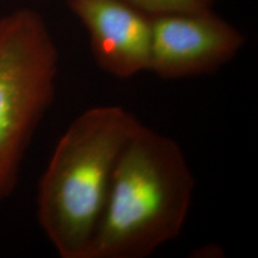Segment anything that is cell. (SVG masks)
Masks as SVG:
<instances>
[{"mask_svg": "<svg viewBox=\"0 0 258 258\" xmlns=\"http://www.w3.org/2000/svg\"><path fill=\"white\" fill-rule=\"evenodd\" d=\"M195 177L176 140L139 124L116 164L86 258H146L184 227Z\"/></svg>", "mask_w": 258, "mask_h": 258, "instance_id": "6da1fadb", "label": "cell"}, {"mask_svg": "<svg viewBox=\"0 0 258 258\" xmlns=\"http://www.w3.org/2000/svg\"><path fill=\"white\" fill-rule=\"evenodd\" d=\"M59 51L37 11L0 17V202L17 186L22 161L53 104Z\"/></svg>", "mask_w": 258, "mask_h": 258, "instance_id": "3957f363", "label": "cell"}, {"mask_svg": "<svg viewBox=\"0 0 258 258\" xmlns=\"http://www.w3.org/2000/svg\"><path fill=\"white\" fill-rule=\"evenodd\" d=\"M150 16L213 9L218 0H123Z\"/></svg>", "mask_w": 258, "mask_h": 258, "instance_id": "8992f818", "label": "cell"}, {"mask_svg": "<svg viewBox=\"0 0 258 258\" xmlns=\"http://www.w3.org/2000/svg\"><path fill=\"white\" fill-rule=\"evenodd\" d=\"M194 257H202V258H218L224 257L225 250L218 244H206L202 245L194 251Z\"/></svg>", "mask_w": 258, "mask_h": 258, "instance_id": "52a82bcc", "label": "cell"}, {"mask_svg": "<svg viewBox=\"0 0 258 258\" xmlns=\"http://www.w3.org/2000/svg\"><path fill=\"white\" fill-rule=\"evenodd\" d=\"M140 123L120 105H98L61 135L37 192L38 222L61 258H86L116 164Z\"/></svg>", "mask_w": 258, "mask_h": 258, "instance_id": "7a4b0ae2", "label": "cell"}, {"mask_svg": "<svg viewBox=\"0 0 258 258\" xmlns=\"http://www.w3.org/2000/svg\"><path fill=\"white\" fill-rule=\"evenodd\" d=\"M67 6L88 31L92 57L103 72L118 79L148 72L150 15L123 0H67Z\"/></svg>", "mask_w": 258, "mask_h": 258, "instance_id": "5b68a950", "label": "cell"}, {"mask_svg": "<svg viewBox=\"0 0 258 258\" xmlns=\"http://www.w3.org/2000/svg\"><path fill=\"white\" fill-rule=\"evenodd\" d=\"M151 29L148 72L164 80L218 72L245 46L243 32L213 9L151 16Z\"/></svg>", "mask_w": 258, "mask_h": 258, "instance_id": "277c9868", "label": "cell"}]
</instances>
